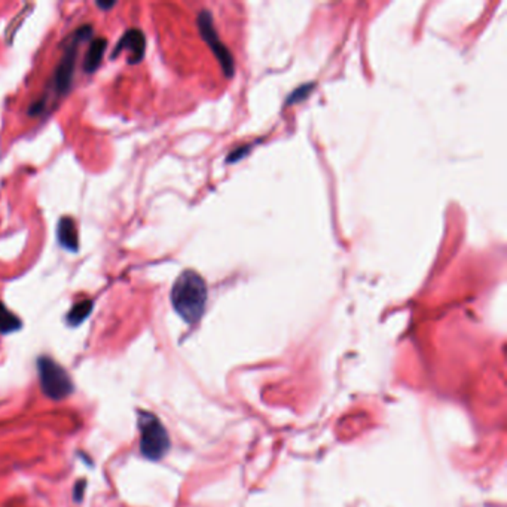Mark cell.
<instances>
[{"mask_svg":"<svg viewBox=\"0 0 507 507\" xmlns=\"http://www.w3.org/2000/svg\"><path fill=\"white\" fill-rule=\"evenodd\" d=\"M121 51H128V63L130 64H139L146 52V38L140 28H130L123 35L116 43V47L112 52V58H115Z\"/></svg>","mask_w":507,"mask_h":507,"instance_id":"cell-6","label":"cell"},{"mask_svg":"<svg viewBox=\"0 0 507 507\" xmlns=\"http://www.w3.org/2000/svg\"><path fill=\"white\" fill-rule=\"evenodd\" d=\"M106 47H108V40L104 38H97L89 43V48L85 54V62H84V70L86 73L91 74L98 69L104 51H106Z\"/></svg>","mask_w":507,"mask_h":507,"instance_id":"cell-8","label":"cell"},{"mask_svg":"<svg viewBox=\"0 0 507 507\" xmlns=\"http://www.w3.org/2000/svg\"><path fill=\"white\" fill-rule=\"evenodd\" d=\"M91 35H93V27L85 24L79 27L76 32L70 35V38L67 39L63 48L62 62L58 63L51 82L54 97L66 96L70 91L73 74H74V64H76V58H78V47L79 43L85 42Z\"/></svg>","mask_w":507,"mask_h":507,"instance_id":"cell-2","label":"cell"},{"mask_svg":"<svg viewBox=\"0 0 507 507\" xmlns=\"http://www.w3.org/2000/svg\"><path fill=\"white\" fill-rule=\"evenodd\" d=\"M57 240L59 246H63L69 251L79 250L78 227H76V222H74L70 216H64L58 220Z\"/></svg>","mask_w":507,"mask_h":507,"instance_id":"cell-7","label":"cell"},{"mask_svg":"<svg viewBox=\"0 0 507 507\" xmlns=\"http://www.w3.org/2000/svg\"><path fill=\"white\" fill-rule=\"evenodd\" d=\"M207 285L204 278L192 270L183 271L174 281L171 304L186 323H197L205 309Z\"/></svg>","mask_w":507,"mask_h":507,"instance_id":"cell-1","label":"cell"},{"mask_svg":"<svg viewBox=\"0 0 507 507\" xmlns=\"http://www.w3.org/2000/svg\"><path fill=\"white\" fill-rule=\"evenodd\" d=\"M21 327V320L12 311H9L4 302H0V334L8 335L20 331Z\"/></svg>","mask_w":507,"mask_h":507,"instance_id":"cell-10","label":"cell"},{"mask_svg":"<svg viewBox=\"0 0 507 507\" xmlns=\"http://www.w3.org/2000/svg\"><path fill=\"white\" fill-rule=\"evenodd\" d=\"M115 5H116L115 2H98V4H97V6L101 8V9H104V11H108V9L113 8Z\"/></svg>","mask_w":507,"mask_h":507,"instance_id":"cell-12","label":"cell"},{"mask_svg":"<svg viewBox=\"0 0 507 507\" xmlns=\"http://www.w3.org/2000/svg\"><path fill=\"white\" fill-rule=\"evenodd\" d=\"M93 307H94V302L91 300H84V301H79L76 305H73L66 317L67 324L69 326L82 324L88 319V316L91 314Z\"/></svg>","mask_w":507,"mask_h":507,"instance_id":"cell-9","label":"cell"},{"mask_svg":"<svg viewBox=\"0 0 507 507\" xmlns=\"http://www.w3.org/2000/svg\"><path fill=\"white\" fill-rule=\"evenodd\" d=\"M198 27H200V32L204 38V40L210 45V48L213 50V52L216 54L217 59L220 62L223 70H225L227 76H232V72H234V62H232V57L231 54L228 52V50L223 47V45L220 43L217 35H216V30H215V25H213V20H212V13H208V11H203L200 13L198 17Z\"/></svg>","mask_w":507,"mask_h":507,"instance_id":"cell-5","label":"cell"},{"mask_svg":"<svg viewBox=\"0 0 507 507\" xmlns=\"http://www.w3.org/2000/svg\"><path fill=\"white\" fill-rule=\"evenodd\" d=\"M85 486H86V482H85V481H79V482L76 484V486H74L73 494H74V499H76V501H81V500H82Z\"/></svg>","mask_w":507,"mask_h":507,"instance_id":"cell-11","label":"cell"},{"mask_svg":"<svg viewBox=\"0 0 507 507\" xmlns=\"http://www.w3.org/2000/svg\"><path fill=\"white\" fill-rule=\"evenodd\" d=\"M40 389L43 394L52 400H63L73 393V382L67 370L59 366L48 355H42L38 359Z\"/></svg>","mask_w":507,"mask_h":507,"instance_id":"cell-4","label":"cell"},{"mask_svg":"<svg viewBox=\"0 0 507 507\" xmlns=\"http://www.w3.org/2000/svg\"><path fill=\"white\" fill-rule=\"evenodd\" d=\"M139 428H140V451L144 458L158 461L170 450V438L166 427L162 426L156 415L140 411L139 412Z\"/></svg>","mask_w":507,"mask_h":507,"instance_id":"cell-3","label":"cell"}]
</instances>
